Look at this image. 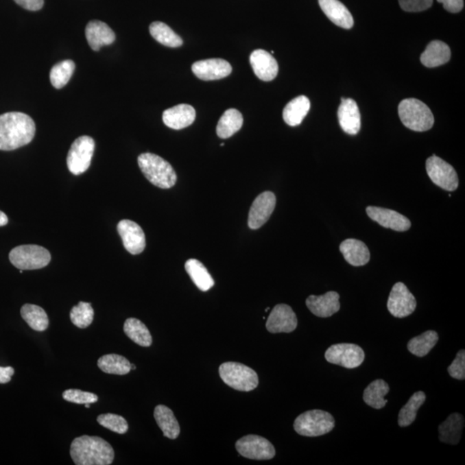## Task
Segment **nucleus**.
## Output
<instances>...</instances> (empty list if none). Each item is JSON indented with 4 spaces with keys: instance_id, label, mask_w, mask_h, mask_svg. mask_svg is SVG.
Returning a JSON list of instances; mask_svg holds the SVG:
<instances>
[{
    "instance_id": "f257e3e1",
    "label": "nucleus",
    "mask_w": 465,
    "mask_h": 465,
    "mask_svg": "<svg viewBox=\"0 0 465 465\" xmlns=\"http://www.w3.org/2000/svg\"><path fill=\"white\" fill-rule=\"evenodd\" d=\"M36 123L28 115L8 112L0 115V150L12 151L32 143Z\"/></svg>"
},
{
    "instance_id": "f03ea898",
    "label": "nucleus",
    "mask_w": 465,
    "mask_h": 465,
    "mask_svg": "<svg viewBox=\"0 0 465 465\" xmlns=\"http://www.w3.org/2000/svg\"><path fill=\"white\" fill-rule=\"evenodd\" d=\"M70 455L77 465H109L115 457L114 449L107 441L88 436L73 440Z\"/></svg>"
},
{
    "instance_id": "7ed1b4c3",
    "label": "nucleus",
    "mask_w": 465,
    "mask_h": 465,
    "mask_svg": "<svg viewBox=\"0 0 465 465\" xmlns=\"http://www.w3.org/2000/svg\"><path fill=\"white\" fill-rule=\"evenodd\" d=\"M138 165L141 173L155 187L170 189L176 184L177 174L174 167L159 155L151 153L141 154L138 157Z\"/></svg>"
},
{
    "instance_id": "20e7f679",
    "label": "nucleus",
    "mask_w": 465,
    "mask_h": 465,
    "mask_svg": "<svg viewBox=\"0 0 465 465\" xmlns=\"http://www.w3.org/2000/svg\"><path fill=\"white\" fill-rule=\"evenodd\" d=\"M398 114L403 126L416 132L429 130L434 124L432 110L416 99H403L399 104Z\"/></svg>"
},
{
    "instance_id": "39448f33",
    "label": "nucleus",
    "mask_w": 465,
    "mask_h": 465,
    "mask_svg": "<svg viewBox=\"0 0 465 465\" xmlns=\"http://www.w3.org/2000/svg\"><path fill=\"white\" fill-rule=\"evenodd\" d=\"M219 375L227 385L239 392H252L259 384V377L255 370L241 363H222L219 367Z\"/></svg>"
},
{
    "instance_id": "423d86ee",
    "label": "nucleus",
    "mask_w": 465,
    "mask_h": 465,
    "mask_svg": "<svg viewBox=\"0 0 465 465\" xmlns=\"http://www.w3.org/2000/svg\"><path fill=\"white\" fill-rule=\"evenodd\" d=\"M335 426V418L322 410H309L300 414L294 422V429L300 436L318 437L331 432Z\"/></svg>"
},
{
    "instance_id": "0eeeda50",
    "label": "nucleus",
    "mask_w": 465,
    "mask_h": 465,
    "mask_svg": "<svg viewBox=\"0 0 465 465\" xmlns=\"http://www.w3.org/2000/svg\"><path fill=\"white\" fill-rule=\"evenodd\" d=\"M9 259L16 268L25 271L45 267L51 261V254L41 246L22 245L10 252Z\"/></svg>"
},
{
    "instance_id": "6e6552de",
    "label": "nucleus",
    "mask_w": 465,
    "mask_h": 465,
    "mask_svg": "<svg viewBox=\"0 0 465 465\" xmlns=\"http://www.w3.org/2000/svg\"><path fill=\"white\" fill-rule=\"evenodd\" d=\"M95 150V141L92 137L83 136L77 138L67 154V164L73 175H80L87 170L92 163Z\"/></svg>"
},
{
    "instance_id": "1a4fd4ad",
    "label": "nucleus",
    "mask_w": 465,
    "mask_h": 465,
    "mask_svg": "<svg viewBox=\"0 0 465 465\" xmlns=\"http://www.w3.org/2000/svg\"><path fill=\"white\" fill-rule=\"evenodd\" d=\"M365 352L355 344L342 343L330 346L325 353L326 361L333 365L355 369L365 360Z\"/></svg>"
},
{
    "instance_id": "9d476101",
    "label": "nucleus",
    "mask_w": 465,
    "mask_h": 465,
    "mask_svg": "<svg viewBox=\"0 0 465 465\" xmlns=\"http://www.w3.org/2000/svg\"><path fill=\"white\" fill-rule=\"evenodd\" d=\"M427 173L434 184L447 191H456L458 187L457 171L453 166L441 158L433 155L427 160Z\"/></svg>"
},
{
    "instance_id": "9b49d317",
    "label": "nucleus",
    "mask_w": 465,
    "mask_h": 465,
    "mask_svg": "<svg viewBox=\"0 0 465 465\" xmlns=\"http://www.w3.org/2000/svg\"><path fill=\"white\" fill-rule=\"evenodd\" d=\"M235 448L242 457L254 460H269L275 457L276 451L271 442L261 436L242 437L235 444Z\"/></svg>"
},
{
    "instance_id": "f8f14e48",
    "label": "nucleus",
    "mask_w": 465,
    "mask_h": 465,
    "mask_svg": "<svg viewBox=\"0 0 465 465\" xmlns=\"http://www.w3.org/2000/svg\"><path fill=\"white\" fill-rule=\"evenodd\" d=\"M416 300L402 282L393 286L388 299L387 307L390 314L396 318H404L413 314L416 309Z\"/></svg>"
},
{
    "instance_id": "ddd939ff",
    "label": "nucleus",
    "mask_w": 465,
    "mask_h": 465,
    "mask_svg": "<svg viewBox=\"0 0 465 465\" xmlns=\"http://www.w3.org/2000/svg\"><path fill=\"white\" fill-rule=\"evenodd\" d=\"M276 196L274 192L265 191L259 195L252 203L248 215V226L252 229L261 228L271 217L276 207Z\"/></svg>"
},
{
    "instance_id": "4468645a",
    "label": "nucleus",
    "mask_w": 465,
    "mask_h": 465,
    "mask_svg": "<svg viewBox=\"0 0 465 465\" xmlns=\"http://www.w3.org/2000/svg\"><path fill=\"white\" fill-rule=\"evenodd\" d=\"M298 326V318L291 306L276 305L266 322V329L272 333H291Z\"/></svg>"
},
{
    "instance_id": "2eb2a0df",
    "label": "nucleus",
    "mask_w": 465,
    "mask_h": 465,
    "mask_svg": "<svg viewBox=\"0 0 465 465\" xmlns=\"http://www.w3.org/2000/svg\"><path fill=\"white\" fill-rule=\"evenodd\" d=\"M117 231L122 238L124 248L130 254H140L146 248V237L143 228L133 221L122 220L117 224Z\"/></svg>"
},
{
    "instance_id": "dca6fc26",
    "label": "nucleus",
    "mask_w": 465,
    "mask_h": 465,
    "mask_svg": "<svg viewBox=\"0 0 465 465\" xmlns=\"http://www.w3.org/2000/svg\"><path fill=\"white\" fill-rule=\"evenodd\" d=\"M366 213L372 221L377 222L383 228L404 232L409 230L411 227L409 218L389 208L369 206L366 208Z\"/></svg>"
},
{
    "instance_id": "f3484780",
    "label": "nucleus",
    "mask_w": 465,
    "mask_h": 465,
    "mask_svg": "<svg viewBox=\"0 0 465 465\" xmlns=\"http://www.w3.org/2000/svg\"><path fill=\"white\" fill-rule=\"evenodd\" d=\"M192 72L202 80L224 79L232 72V67L224 59H208L195 62L191 67Z\"/></svg>"
},
{
    "instance_id": "a211bd4d",
    "label": "nucleus",
    "mask_w": 465,
    "mask_h": 465,
    "mask_svg": "<svg viewBox=\"0 0 465 465\" xmlns=\"http://www.w3.org/2000/svg\"><path fill=\"white\" fill-rule=\"evenodd\" d=\"M250 63L255 75L263 82H272L278 75L277 60L265 50L257 49L252 52L250 56Z\"/></svg>"
},
{
    "instance_id": "6ab92c4d",
    "label": "nucleus",
    "mask_w": 465,
    "mask_h": 465,
    "mask_svg": "<svg viewBox=\"0 0 465 465\" xmlns=\"http://www.w3.org/2000/svg\"><path fill=\"white\" fill-rule=\"evenodd\" d=\"M339 295L335 291L326 292L322 296H309L306 300V305L312 314L318 318H330L340 309Z\"/></svg>"
},
{
    "instance_id": "aec40b11",
    "label": "nucleus",
    "mask_w": 465,
    "mask_h": 465,
    "mask_svg": "<svg viewBox=\"0 0 465 465\" xmlns=\"http://www.w3.org/2000/svg\"><path fill=\"white\" fill-rule=\"evenodd\" d=\"M338 119L344 132L357 134L361 128V117L358 104L352 99L342 97V104L338 110Z\"/></svg>"
},
{
    "instance_id": "412c9836",
    "label": "nucleus",
    "mask_w": 465,
    "mask_h": 465,
    "mask_svg": "<svg viewBox=\"0 0 465 465\" xmlns=\"http://www.w3.org/2000/svg\"><path fill=\"white\" fill-rule=\"evenodd\" d=\"M163 119L168 128L180 130L194 123L196 119V110L189 104H178L165 110Z\"/></svg>"
},
{
    "instance_id": "4be33fe9",
    "label": "nucleus",
    "mask_w": 465,
    "mask_h": 465,
    "mask_svg": "<svg viewBox=\"0 0 465 465\" xmlns=\"http://www.w3.org/2000/svg\"><path fill=\"white\" fill-rule=\"evenodd\" d=\"M86 37L91 49L99 51L103 46L110 45L116 40V35L106 23L93 20L86 27Z\"/></svg>"
},
{
    "instance_id": "5701e85b",
    "label": "nucleus",
    "mask_w": 465,
    "mask_h": 465,
    "mask_svg": "<svg viewBox=\"0 0 465 465\" xmlns=\"http://www.w3.org/2000/svg\"><path fill=\"white\" fill-rule=\"evenodd\" d=\"M319 5L324 14L335 25L346 29L353 28L355 25L353 15L339 0H319Z\"/></svg>"
},
{
    "instance_id": "b1692460",
    "label": "nucleus",
    "mask_w": 465,
    "mask_h": 465,
    "mask_svg": "<svg viewBox=\"0 0 465 465\" xmlns=\"http://www.w3.org/2000/svg\"><path fill=\"white\" fill-rule=\"evenodd\" d=\"M344 258L353 266L365 265L370 261V254L368 248L363 241L356 239H347L339 246Z\"/></svg>"
},
{
    "instance_id": "393cba45",
    "label": "nucleus",
    "mask_w": 465,
    "mask_h": 465,
    "mask_svg": "<svg viewBox=\"0 0 465 465\" xmlns=\"http://www.w3.org/2000/svg\"><path fill=\"white\" fill-rule=\"evenodd\" d=\"M451 59V49L449 46L444 42H431L420 56V62L425 67L433 69L444 65Z\"/></svg>"
},
{
    "instance_id": "a878e982",
    "label": "nucleus",
    "mask_w": 465,
    "mask_h": 465,
    "mask_svg": "<svg viewBox=\"0 0 465 465\" xmlns=\"http://www.w3.org/2000/svg\"><path fill=\"white\" fill-rule=\"evenodd\" d=\"M464 427V418L460 414H451L442 424L440 425L439 439L441 442L457 444L460 442Z\"/></svg>"
},
{
    "instance_id": "bb28decb",
    "label": "nucleus",
    "mask_w": 465,
    "mask_h": 465,
    "mask_svg": "<svg viewBox=\"0 0 465 465\" xmlns=\"http://www.w3.org/2000/svg\"><path fill=\"white\" fill-rule=\"evenodd\" d=\"M154 419L156 420L165 437L177 439L180 433V427L173 411L165 405H158L154 409Z\"/></svg>"
},
{
    "instance_id": "cd10ccee",
    "label": "nucleus",
    "mask_w": 465,
    "mask_h": 465,
    "mask_svg": "<svg viewBox=\"0 0 465 465\" xmlns=\"http://www.w3.org/2000/svg\"><path fill=\"white\" fill-rule=\"evenodd\" d=\"M310 110V101L306 96L292 99L283 111V119L289 126L296 127L302 123Z\"/></svg>"
},
{
    "instance_id": "c85d7f7f",
    "label": "nucleus",
    "mask_w": 465,
    "mask_h": 465,
    "mask_svg": "<svg viewBox=\"0 0 465 465\" xmlns=\"http://www.w3.org/2000/svg\"><path fill=\"white\" fill-rule=\"evenodd\" d=\"M185 271L202 291H208L215 285L214 279L212 278L210 272L200 261L195 259H188L184 265Z\"/></svg>"
},
{
    "instance_id": "c756f323",
    "label": "nucleus",
    "mask_w": 465,
    "mask_h": 465,
    "mask_svg": "<svg viewBox=\"0 0 465 465\" xmlns=\"http://www.w3.org/2000/svg\"><path fill=\"white\" fill-rule=\"evenodd\" d=\"M243 124V117L240 111L235 109L226 110L217 123V136L222 139L234 136L241 129Z\"/></svg>"
},
{
    "instance_id": "7c9ffc66",
    "label": "nucleus",
    "mask_w": 465,
    "mask_h": 465,
    "mask_svg": "<svg viewBox=\"0 0 465 465\" xmlns=\"http://www.w3.org/2000/svg\"><path fill=\"white\" fill-rule=\"evenodd\" d=\"M389 392V384L383 379H377L366 388L363 398L367 405L375 409H381L386 405L388 401L384 399V396Z\"/></svg>"
},
{
    "instance_id": "2f4dec72",
    "label": "nucleus",
    "mask_w": 465,
    "mask_h": 465,
    "mask_svg": "<svg viewBox=\"0 0 465 465\" xmlns=\"http://www.w3.org/2000/svg\"><path fill=\"white\" fill-rule=\"evenodd\" d=\"M123 331L132 342L141 346L148 347L153 342L150 330L136 318L127 319L124 322Z\"/></svg>"
},
{
    "instance_id": "473e14b6",
    "label": "nucleus",
    "mask_w": 465,
    "mask_h": 465,
    "mask_svg": "<svg viewBox=\"0 0 465 465\" xmlns=\"http://www.w3.org/2000/svg\"><path fill=\"white\" fill-rule=\"evenodd\" d=\"M21 316L30 328L35 331H45L49 326V318L41 307L27 303L22 307Z\"/></svg>"
},
{
    "instance_id": "72a5a7b5",
    "label": "nucleus",
    "mask_w": 465,
    "mask_h": 465,
    "mask_svg": "<svg viewBox=\"0 0 465 465\" xmlns=\"http://www.w3.org/2000/svg\"><path fill=\"white\" fill-rule=\"evenodd\" d=\"M439 342V335L433 330H429L419 336L414 337L407 343V349L412 355L425 357L430 353Z\"/></svg>"
},
{
    "instance_id": "f704fd0d",
    "label": "nucleus",
    "mask_w": 465,
    "mask_h": 465,
    "mask_svg": "<svg viewBox=\"0 0 465 465\" xmlns=\"http://www.w3.org/2000/svg\"><path fill=\"white\" fill-rule=\"evenodd\" d=\"M151 36L158 43L170 48H178L183 45V40L169 26L163 22H154L150 26Z\"/></svg>"
},
{
    "instance_id": "c9c22d12",
    "label": "nucleus",
    "mask_w": 465,
    "mask_h": 465,
    "mask_svg": "<svg viewBox=\"0 0 465 465\" xmlns=\"http://www.w3.org/2000/svg\"><path fill=\"white\" fill-rule=\"evenodd\" d=\"M97 366L107 374L126 375L131 370V363L124 357L117 355H107L99 359Z\"/></svg>"
},
{
    "instance_id": "e433bc0d",
    "label": "nucleus",
    "mask_w": 465,
    "mask_h": 465,
    "mask_svg": "<svg viewBox=\"0 0 465 465\" xmlns=\"http://www.w3.org/2000/svg\"><path fill=\"white\" fill-rule=\"evenodd\" d=\"M426 394L423 392H418L410 397L409 402L400 410L398 416V425L405 427L412 424L416 419L417 412L420 407L423 405L426 401Z\"/></svg>"
},
{
    "instance_id": "4c0bfd02",
    "label": "nucleus",
    "mask_w": 465,
    "mask_h": 465,
    "mask_svg": "<svg viewBox=\"0 0 465 465\" xmlns=\"http://www.w3.org/2000/svg\"><path fill=\"white\" fill-rule=\"evenodd\" d=\"M75 70V63L72 60H66L57 63L50 71V82L56 89H62L69 83Z\"/></svg>"
},
{
    "instance_id": "58836bf2",
    "label": "nucleus",
    "mask_w": 465,
    "mask_h": 465,
    "mask_svg": "<svg viewBox=\"0 0 465 465\" xmlns=\"http://www.w3.org/2000/svg\"><path fill=\"white\" fill-rule=\"evenodd\" d=\"M71 322L79 329H86L92 324L94 310L90 302H80L70 312Z\"/></svg>"
},
{
    "instance_id": "ea45409f",
    "label": "nucleus",
    "mask_w": 465,
    "mask_h": 465,
    "mask_svg": "<svg viewBox=\"0 0 465 465\" xmlns=\"http://www.w3.org/2000/svg\"><path fill=\"white\" fill-rule=\"evenodd\" d=\"M97 422L106 429L112 431L114 433L124 434L129 429V425L123 416L115 414H100L97 417Z\"/></svg>"
},
{
    "instance_id": "a19ab883",
    "label": "nucleus",
    "mask_w": 465,
    "mask_h": 465,
    "mask_svg": "<svg viewBox=\"0 0 465 465\" xmlns=\"http://www.w3.org/2000/svg\"><path fill=\"white\" fill-rule=\"evenodd\" d=\"M62 397L67 402L76 404H91L99 401V396L95 394L82 392L80 390H67L63 392Z\"/></svg>"
},
{
    "instance_id": "79ce46f5",
    "label": "nucleus",
    "mask_w": 465,
    "mask_h": 465,
    "mask_svg": "<svg viewBox=\"0 0 465 465\" xmlns=\"http://www.w3.org/2000/svg\"><path fill=\"white\" fill-rule=\"evenodd\" d=\"M448 373L451 377L457 380H464L465 379V351L460 350L457 353L456 358L448 367Z\"/></svg>"
},
{
    "instance_id": "37998d69",
    "label": "nucleus",
    "mask_w": 465,
    "mask_h": 465,
    "mask_svg": "<svg viewBox=\"0 0 465 465\" xmlns=\"http://www.w3.org/2000/svg\"><path fill=\"white\" fill-rule=\"evenodd\" d=\"M401 8L407 12H420L429 9L433 0H398Z\"/></svg>"
},
{
    "instance_id": "c03bdc74",
    "label": "nucleus",
    "mask_w": 465,
    "mask_h": 465,
    "mask_svg": "<svg viewBox=\"0 0 465 465\" xmlns=\"http://www.w3.org/2000/svg\"><path fill=\"white\" fill-rule=\"evenodd\" d=\"M443 5L446 11L451 13H458L464 9V0H437Z\"/></svg>"
},
{
    "instance_id": "a18cd8bd",
    "label": "nucleus",
    "mask_w": 465,
    "mask_h": 465,
    "mask_svg": "<svg viewBox=\"0 0 465 465\" xmlns=\"http://www.w3.org/2000/svg\"><path fill=\"white\" fill-rule=\"evenodd\" d=\"M14 1L21 8L32 12L39 11L45 5V0H14Z\"/></svg>"
},
{
    "instance_id": "49530a36",
    "label": "nucleus",
    "mask_w": 465,
    "mask_h": 465,
    "mask_svg": "<svg viewBox=\"0 0 465 465\" xmlns=\"http://www.w3.org/2000/svg\"><path fill=\"white\" fill-rule=\"evenodd\" d=\"M14 372V369L11 366H0V383L5 384L9 383L12 380V377Z\"/></svg>"
},
{
    "instance_id": "de8ad7c7",
    "label": "nucleus",
    "mask_w": 465,
    "mask_h": 465,
    "mask_svg": "<svg viewBox=\"0 0 465 465\" xmlns=\"http://www.w3.org/2000/svg\"><path fill=\"white\" fill-rule=\"evenodd\" d=\"M8 224V217L4 212L0 211V227L5 226Z\"/></svg>"
},
{
    "instance_id": "09e8293b",
    "label": "nucleus",
    "mask_w": 465,
    "mask_h": 465,
    "mask_svg": "<svg viewBox=\"0 0 465 465\" xmlns=\"http://www.w3.org/2000/svg\"><path fill=\"white\" fill-rule=\"evenodd\" d=\"M131 370H136V366H134V365H132V363H131Z\"/></svg>"
},
{
    "instance_id": "8fccbe9b",
    "label": "nucleus",
    "mask_w": 465,
    "mask_h": 465,
    "mask_svg": "<svg viewBox=\"0 0 465 465\" xmlns=\"http://www.w3.org/2000/svg\"><path fill=\"white\" fill-rule=\"evenodd\" d=\"M85 405H86V407H87V409H90V403H86V404H85Z\"/></svg>"
}]
</instances>
